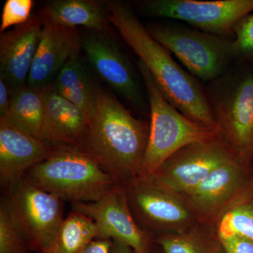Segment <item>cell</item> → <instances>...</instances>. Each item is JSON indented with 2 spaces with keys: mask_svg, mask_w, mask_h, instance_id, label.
<instances>
[{
  "mask_svg": "<svg viewBox=\"0 0 253 253\" xmlns=\"http://www.w3.org/2000/svg\"><path fill=\"white\" fill-rule=\"evenodd\" d=\"M43 23L38 15L0 36V78L11 91L27 84L41 41Z\"/></svg>",
  "mask_w": 253,
  "mask_h": 253,
  "instance_id": "cell-14",
  "label": "cell"
},
{
  "mask_svg": "<svg viewBox=\"0 0 253 253\" xmlns=\"http://www.w3.org/2000/svg\"><path fill=\"white\" fill-rule=\"evenodd\" d=\"M234 156L230 146L219 134L178 150L154 174L145 179L169 191L187 194Z\"/></svg>",
  "mask_w": 253,
  "mask_h": 253,
  "instance_id": "cell-11",
  "label": "cell"
},
{
  "mask_svg": "<svg viewBox=\"0 0 253 253\" xmlns=\"http://www.w3.org/2000/svg\"><path fill=\"white\" fill-rule=\"evenodd\" d=\"M42 22L64 27L83 26L90 31H109V13L106 1L95 0H54L40 11Z\"/></svg>",
  "mask_w": 253,
  "mask_h": 253,
  "instance_id": "cell-18",
  "label": "cell"
},
{
  "mask_svg": "<svg viewBox=\"0 0 253 253\" xmlns=\"http://www.w3.org/2000/svg\"><path fill=\"white\" fill-rule=\"evenodd\" d=\"M125 186L133 217L153 239L184 232L199 221L183 194L148 179L137 178Z\"/></svg>",
  "mask_w": 253,
  "mask_h": 253,
  "instance_id": "cell-8",
  "label": "cell"
},
{
  "mask_svg": "<svg viewBox=\"0 0 253 253\" xmlns=\"http://www.w3.org/2000/svg\"><path fill=\"white\" fill-rule=\"evenodd\" d=\"M232 50L234 61L253 63V12L236 23Z\"/></svg>",
  "mask_w": 253,
  "mask_h": 253,
  "instance_id": "cell-25",
  "label": "cell"
},
{
  "mask_svg": "<svg viewBox=\"0 0 253 253\" xmlns=\"http://www.w3.org/2000/svg\"><path fill=\"white\" fill-rule=\"evenodd\" d=\"M81 36L77 28L43 23L27 85L43 89L52 84L63 66L73 56L81 54Z\"/></svg>",
  "mask_w": 253,
  "mask_h": 253,
  "instance_id": "cell-15",
  "label": "cell"
},
{
  "mask_svg": "<svg viewBox=\"0 0 253 253\" xmlns=\"http://www.w3.org/2000/svg\"><path fill=\"white\" fill-rule=\"evenodd\" d=\"M54 145L28 134L0 118V183L2 188L42 162Z\"/></svg>",
  "mask_w": 253,
  "mask_h": 253,
  "instance_id": "cell-16",
  "label": "cell"
},
{
  "mask_svg": "<svg viewBox=\"0 0 253 253\" xmlns=\"http://www.w3.org/2000/svg\"><path fill=\"white\" fill-rule=\"evenodd\" d=\"M44 113L42 89L26 84L11 91L9 111L3 119L25 132L42 139Z\"/></svg>",
  "mask_w": 253,
  "mask_h": 253,
  "instance_id": "cell-21",
  "label": "cell"
},
{
  "mask_svg": "<svg viewBox=\"0 0 253 253\" xmlns=\"http://www.w3.org/2000/svg\"><path fill=\"white\" fill-rule=\"evenodd\" d=\"M136 4L145 16L177 20L232 39L236 23L253 12V0H142Z\"/></svg>",
  "mask_w": 253,
  "mask_h": 253,
  "instance_id": "cell-10",
  "label": "cell"
},
{
  "mask_svg": "<svg viewBox=\"0 0 253 253\" xmlns=\"http://www.w3.org/2000/svg\"><path fill=\"white\" fill-rule=\"evenodd\" d=\"M22 233L31 252L45 251L62 225L63 201L24 177L3 188L1 201Z\"/></svg>",
  "mask_w": 253,
  "mask_h": 253,
  "instance_id": "cell-7",
  "label": "cell"
},
{
  "mask_svg": "<svg viewBox=\"0 0 253 253\" xmlns=\"http://www.w3.org/2000/svg\"><path fill=\"white\" fill-rule=\"evenodd\" d=\"M150 123L134 117L102 89L81 150L121 184L137 179L149 140Z\"/></svg>",
  "mask_w": 253,
  "mask_h": 253,
  "instance_id": "cell-2",
  "label": "cell"
},
{
  "mask_svg": "<svg viewBox=\"0 0 253 253\" xmlns=\"http://www.w3.org/2000/svg\"><path fill=\"white\" fill-rule=\"evenodd\" d=\"M82 50L96 74L136 112L148 116L149 100L140 73L109 31L81 36Z\"/></svg>",
  "mask_w": 253,
  "mask_h": 253,
  "instance_id": "cell-9",
  "label": "cell"
},
{
  "mask_svg": "<svg viewBox=\"0 0 253 253\" xmlns=\"http://www.w3.org/2000/svg\"><path fill=\"white\" fill-rule=\"evenodd\" d=\"M153 243L164 253H225L217 226L204 221L179 234L156 236Z\"/></svg>",
  "mask_w": 253,
  "mask_h": 253,
  "instance_id": "cell-20",
  "label": "cell"
},
{
  "mask_svg": "<svg viewBox=\"0 0 253 253\" xmlns=\"http://www.w3.org/2000/svg\"><path fill=\"white\" fill-rule=\"evenodd\" d=\"M97 235L94 221L72 211L65 218L57 235L42 253H81Z\"/></svg>",
  "mask_w": 253,
  "mask_h": 253,
  "instance_id": "cell-22",
  "label": "cell"
},
{
  "mask_svg": "<svg viewBox=\"0 0 253 253\" xmlns=\"http://www.w3.org/2000/svg\"><path fill=\"white\" fill-rule=\"evenodd\" d=\"M23 177L71 205L99 201L119 184L83 150L66 145H54L49 156Z\"/></svg>",
  "mask_w": 253,
  "mask_h": 253,
  "instance_id": "cell-3",
  "label": "cell"
},
{
  "mask_svg": "<svg viewBox=\"0 0 253 253\" xmlns=\"http://www.w3.org/2000/svg\"><path fill=\"white\" fill-rule=\"evenodd\" d=\"M219 132L234 154L253 158V63L235 61L205 85Z\"/></svg>",
  "mask_w": 253,
  "mask_h": 253,
  "instance_id": "cell-4",
  "label": "cell"
},
{
  "mask_svg": "<svg viewBox=\"0 0 253 253\" xmlns=\"http://www.w3.org/2000/svg\"><path fill=\"white\" fill-rule=\"evenodd\" d=\"M253 191L251 161L236 155L184 196L200 221L217 226L228 211Z\"/></svg>",
  "mask_w": 253,
  "mask_h": 253,
  "instance_id": "cell-12",
  "label": "cell"
},
{
  "mask_svg": "<svg viewBox=\"0 0 253 253\" xmlns=\"http://www.w3.org/2000/svg\"><path fill=\"white\" fill-rule=\"evenodd\" d=\"M251 168H252L253 174V158L251 161Z\"/></svg>",
  "mask_w": 253,
  "mask_h": 253,
  "instance_id": "cell-31",
  "label": "cell"
},
{
  "mask_svg": "<svg viewBox=\"0 0 253 253\" xmlns=\"http://www.w3.org/2000/svg\"><path fill=\"white\" fill-rule=\"evenodd\" d=\"M219 236L225 253H253V240L236 234Z\"/></svg>",
  "mask_w": 253,
  "mask_h": 253,
  "instance_id": "cell-27",
  "label": "cell"
},
{
  "mask_svg": "<svg viewBox=\"0 0 253 253\" xmlns=\"http://www.w3.org/2000/svg\"><path fill=\"white\" fill-rule=\"evenodd\" d=\"M217 229L221 236L236 234L253 241V191L224 214Z\"/></svg>",
  "mask_w": 253,
  "mask_h": 253,
  "instance_id": "cell-23",
  "label": "cell"
},
{
  "mask_svg": "<svg viewBox=\"0 0 253 253\" xmlns=\"http://www.w3.org/2000/svg\"><path fill=\"white\" fill-rule=\"evenodd\" d=\"M145 28L155 41L175 55L191 75L204 83L219 77L235 62L232 38L210 34L172 21Z\"/></svg>",
  "mask_w": 253,
  "mask_h": 253,
  "instance_id": "cell-6",
  "label": "cell"
},
{
  "mask_svg": "<svg viewBox=\"0 0 253 253\" xmlns=\"http://www.w3.org/2000/svg\"><path fill=\"white\" fill-rule=\"evenodd\" d=\"M106 3L111 25L148 68L169 102L194 122L219 131L201 81L184 71L150 36L130 5L121 1Z\"/></svg>",
  "mask_w": 253,
  "mask_h": 253,
  "instance_id": "cell-1",
  "label": "cell"
},
{
  "mask_svg": "<svg viewBox=\"0 0 253 253\" xmlns=\"http://www.w3.org/2000/svg\"><path fill=\"white\" fill-rule=\"evenodd\" d=\"M11 89L4 79L0 78V118H4L9 111Z\"/></svg>",
  "mask_w": 253,
  "mask_h": 253,
  "instance_id": "cell-29",
  "label": "cell"
},
{
  "mask_svg": "<svg viewBox=\"0 0 253 253\" xmlns=\"http://www.w3.org/2000/svg\"><path fill=\"white\" fill-rule=\"evenodd\" d=\"M71 206L73 211L94 221L96 239L116 240L130 246L136 253H151L152 236L142 230L133 217L124 184L119 183L96 202Z\"/></svg>",
  "mask_w": 253,
  "mask_h": 253,
  "instance_id": "cell-13",
  "label": "cell"
},
{
  "mask_svg": "<svg viewBox=\"0 0 253 253\" xmlns=\"http://www.w3.org/2000/svg\"><path fill=\"white\" fill-rule=\"evenodd\" d=\"M136 66L144 82L150 110L149 140L138 176L145 179L178 150L220 133L184 116L169 102L144 63L138 60Z\"/></svg>",
  "mask_w": 253,
  "mask_h": 253,
  "instance_id": "cell-5",
  "label": "cell"
},
{
  "mask_svg": "<svg viewBox=\"0 0 253 253\" xmlns=\"http://www.w3.org/2000/svg\"><path fill=\"white\" fill-rule=\"evenodd\" d=\"M42 93V139L51 144L81 149L89 130V118L76 105L58 94L51 84L43 88Z\"/></svg>",
  "mask_w": 253,
  "mask_h": 253,
  "instance_id": "cell-17",
  "label": "cell"
},
{
  "mask_svg": "<svg viewBox=\"0 0 253 253\" xmlns=\"http://www.w3.org/2000/svg\"><path fill=\"white\" fill-rule=\"evenodd\" d=\"M51 85L58 94L80 108L91 121L101 89L94 83L80 54L68 60Z\"/></svg>",
  "mask_w": 253,
  "mask_h": 253,
  "instance_id": "cell-19",
  "label": "cell"
},
{
  "mask_svg": "<svg viewBox=\"0 0 253 253\" xmlns=\"http://www.w3.org/2000/svg\"><path fill=\"white\" fill-rule=\"evenodd\" d=\"M28 242L4 205L0 202V253H30Z\"/></svg>",
  "mask_w": 253,
  "mask_h": 253,
  "instance_id": "cell-24",
  "label": "cell"
},
{
  "mask_svg": "<svg viewBox=\"0 0 253 253\" xmlns=\"http://www.w3.org/2000/svg\"><path fill=\"white\" fill-rule=\"evenodd\" d=\"M33 0H7L3 6L0 33H4L7 28L20 26L27 22L31 17Z\"/></svg>",
  "mask_w": 253,
  "mask_h": 253,
  "instance_id": "cell-26",
  "label": "cell"
},
{
  "mask_svg": "<svg viewBox=\"0 0 253 253\" xmlns=\"http://www.w3.org/2000/svg\"><path fill=\"white\" fill-rule=\"evenodd\" d=\"M113 244L111 247V253H136L130 246H128L121 241L112 240Z\"/></svg>",
  "mask_w": 253,
  "mask_h": 253,
  "instance_id": "cell-30",
  "label": "cell"
},
{
  "mask_svg": "<svg viewBox=\"0 0 253 253\" xmlns=\"http://www.w3.org/2000/svg\"><path fill=\"white\" fill-rule=\"evenodd\" d=\"M112 244V240L95 239L86 245L81 253H111Z\"/></svg>",
  "mask_w": 253,
  "mask_h": 253,
  "instance_id": "cell-28",
  "label": "cell"
}]
</instances>
